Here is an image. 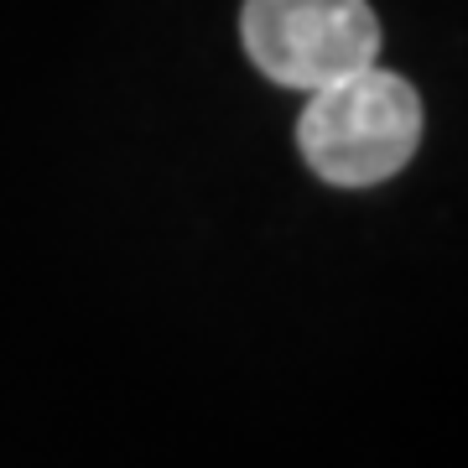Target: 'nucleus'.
<instances>
[{"mask_svg": "<svg viewBox=\"0 0 468 468\" xmlns=\"http://www.w3.org/2000/svg\"><path fill=\"white\" fill-rule=\"evenodd\" d=\"M421 100L401 73L359 68L313 89L297 120V151L313 177L334 187H375L417 156Z\"/></svg>", "mask_w": 468, "mask_h": 468, "instance_id": "1", "label": "nucleus"}, {"mask_svg": "<svg viewBox=\"0 0 468 468\" xmlns=\"http://www.w3.org/2000/svg\"><path fill=\"white\" fill-rule=\"evenodd\" d=\"M239 42L282 89H323L380 52V21L365 0H245Z\"/></svg>", "mask_w": 468, "mask_h": 468, "instance_id": "2", "label": "nucleus"}]
</instances>
